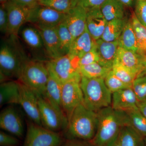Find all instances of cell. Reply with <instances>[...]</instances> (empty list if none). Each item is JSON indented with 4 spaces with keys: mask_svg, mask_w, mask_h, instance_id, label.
Wrapping results in <instances>:
<instances>
[{
    "mask_svg": "<svg viewBox=\"0 0 146 146\" xmlns=\"http://www.w3.org/2000/svg\"><path fill=\"white\" fill-rule=\"evenodd\" d=\"M97 113L98 127L91 141L95 146H105L118 136L124 126L129 125L126 112L114 109L111 106L101 109Z\"/></svg>",
    "mask_w": 146,
    "mask_h": 146,
    "instance_id": "cell-1",
    "label": "cell"
},
{
    "mask_svg": "<svg viewBox=\"0 0 146 146\" xmlns=\"http://www.w3.org/2000/svg\"><path fill=\"white\" fill-rule=\"evenodd\" d=\"M98 119L97 112L80 105L73 111L68 121L65 135L68 139L92 141L96 133Z\"/></svg>",
    "mask_w": 146,
    "mask_h": 146,
    "instance_id": "cell-2",
    "label": "cell"
},
{
    "mask_svg": "<svg viewBox=\"0 0 146 146\" xmlns=\"http://www.w3.org/2000/svg\"><path fill=\"white\" fill-rule=\"evenodd\" d=\"M80 86L83 96V104L96 112L110 106L112 93L107 88L104 78H88L81 77Z\"/></svg>",
    "mask_w": 146,
    "mask_h": 146,
    "instance_id": "cell-3",
    "label": "cell"
},
{
    "mask_svg": "<svg viewBox=\"0 0 146 146\" xmlns=\"http://www.w3.org/2000/svg\"><path fill=\"white\" fill-rule=\"evenodd\" d=\"M49 72L46 64L37 60H24L18 80L42 96L46 95Z\"/></svg>",
    "mask_w": 146,
    "mask_h": 146,
    "instance_id": "cell-4",
    "label": "cell"
},
{
    "mask_svg": "<svg viewBox=\"0 0 146 146\" xmlns=\"http://www.w3.org/2000/svg\"><path fill=\"white\" fill-rule=\"evenodd\" d=\"M11 42L3 41L0 48V73L6 78L18 79L25 56Z\"/></svg>",
    "mask_w": 146,
    "mask_h": 146,
    "instance_id": "cell-5",
    "label": "cell"
},
{
    "mask_svg": "<svg viewBox=\"0 0 146 146\" xmlns=\"http://www.w3.org/2000/svg\"><path fill=\"white\" fill-rule=\"evenodd\" d=\"M78 62L67 54L47 61L46 64L49 72L63 84L73 80L80 82Z\"/></svg>",
    "mask_w": 146,
    "mask_h": 146,
    "instance_id": "cell-6",
    "label": "cell"
},
{
    "mask_svg": "<svg viewBox=\"0 0 146 146\" xmlns=\"http://www.w3.org/2000/svg\"><path fill=\"white\" fill-rule=\"evenodd\" d=\"M35 94L38 99L42 126L56 132L62 129L65 130L68 120L65 114L58 111L45 97Z\"/></svg>",
    "mask_w": 146,
    "mask_h": 146,
    "instance_id": "cell-7",
    "label": "cell"
},
{
    "mask_svg": "<svg viewBox=\"0 0 146 146\" xmlns=\"http://www.w3.org/2000/svg\"><path fill=\"white\" fill-rule=\"evenodd\" d=\"M63 144V138L59 133L32 121L28 123L23 146H60Z\"/></svg>",
    "mask_w": 146,
    "mask_h": 146,
    "instance_id": "cell-8",
    "label": "cell"
},
{
    "mask_svg": "<svg viewBox=\"0 0 146 146\" xmlns=\"http://www.w3.org/2000/svg\"><path fill=\"white\" fill-rule=\"evenodd\" d=\"M66 16V13L39 4L31 9L27 22L33 25L56 27L63 23Z\"/></svg>",
    "mask_w": 146,
    "mask_h": 146,
    "instance_id": "cell-9",
    "label": "cell"
},
{
    "mask_svg": "<svg viewBox=\"0 0 146 146\" xmlns=\"http://www.w3.org/2000/svg\"><path fill=\"white\" fill-rule=\"evenodd\" d=\"M80 83L73 80L63 83L62 85L61 106L68 121L76 108L83 104V94Z\"/></svg>",
    "mask_w": 146,
    "mask_h": 146,
    "instance_id": "cell-10",
    "label": "cell"
},
{
    "mask_svg": "<svg viewBox=\"0 0 146 146\" xmlns=\"http://www.w3.org/2000/svg\"><path fill=\"white\" fill-rule=\"evenodd\" d=\"M3 5L8 14V34L12 38L18 37V32L22 26L27 23L31 9L10 0Z\"/></svg>",
    "mask_w": 146,
    "mask_h": 146,
    "instance_id": "cell-11",
    "label": "cell"
},
{
    "mask_svg": "<svg viewBox=\"0 0 146 146\" xmlns=\"http://www.w3.org/2000/svg\"><path fill=\"white\" fill-rule=\"evenodd\" d=\"M18 83L20 94L19 104L31 121L42 126L36 94L21 82L18 81Z\"/></svg>",
    "mask_w": 146,
    "mask_h": 146,
    "instance_id": "cell-12",
    "label": "cell"
},
{
    "mask_svg": "<svg viewBox=\"0 0 146 146\" xmlns=\"http://www.w3.org/2000/svg\"><path fill=\"white\" fill-rule=\"evenodd\" d=\"M0 127L18 138H23L24 136L23 121L18 110L11 106L5 108L1 112Z\"/></svg>",
    "mask_w": 146,
    "mask_h": 146,
    "instance_id": "cell-13",
    "label": "cell"
},
{
    "mask_svg": "<svg viewBox=\"0 0 146 146\" xmlns=\"http://www.w3.org/2000/svg\"><path fill=\"white\" fill-rule=\"evenodd\" d=\"M87 12L80 6L77 5L66 13L64 22L74 40L84 31L86 27Z\"/></svg>",
    "mask_w": 146,
    "mask_h": 146,
    "instance_id": "cell-14",
    "label": "cell"
},
{
    "mask_svg": "<svg viewBox=\"0 0 146 146\" xmlns=\"http://www.w3.org/2000/svg\"><path fill=\"white\" fill-rule=\"evenodd\" d=\"M34 26L39 30L42 36L47 56L50 60L61 56L56 27Z\"/></svg>",
    "mask_w": 146,
    "mask_h": 146,
    "instance_id": "cell-15",
    "label": "cell"
},
{
    "mask_svg": "<svg viewBox=\"0 0 146 146\" xmlns=\"http://www.w3.org/2000/svg\"><path fill=\"white\" fill-rule=\"evenodd\" d=\"M139 102L131 87L121 89L112 94V108L127 111L138 108Z\"/></svg>",
    "mask_w": 146,
    "mask_h": 146,
    "instance_id": "cell-16",
    "label": "cell"
},
{
    "mask_svg": "<svg viewBox=\"0 0 146 146\" xmlns=\"http://www.w3.org/2000/svg\"><path fill=\"white\" fill-rule=\"evenodd\" d=\"M119 47L118 40L108 42L100 38L96 40V49L99 57L98 63L106 68L112 69Z\"/></svg>",
    "mask_w": 146,
    "mask_h": 146,
    "instance_id": "cell-17",
    "label": "cell"
},
{
    "mask_svg": "<svg viewBox=\"0 0 146 146\" xmlns=\"http://www.w3.org/2000/svg\"><path fill=\"white\" fill-rule=\"evenodd\" d=\"M86 28L95 41L101 38L108 21L102 13L101 8L86 11Z\"/></svg>",
    "mask_w": 146,
    "mask_h": 146,
    "instance_id": "cell-18",
    "label": "cell"
},
{
    "mask_svg": "<svg viewBox=\"0 0 146 146\" xmlns=\"http://www.w3.org/2000/svg\"><path fill=\"white\" fill-rule=\"evenodd\" d=\"M96 46V41L92 38L87 28L83 33L74 40L68 54L79 60Z\"/></svg>",
    "mask_w": 146,
    "mask_h": 146,
    "instance_id": "cell-19",
    "label": "cell"
},
{
    "mask_svg": "<svg viewBox=\"0 0 146 146\" xmlns=\"http://www.w3.org/2000/svg\"><path fill=\"white\" fill-rule=\"evenodd\" d=\"M142 56L137 53L119 46L115 63H119L130 70L137 77L142 70Z\"/></svg>",
    "mask_w": 146,
    "mask_h": 146,
    "instance_id": "cell-20",
    "label": "cell"
},
{
    "mask_svg": "<svg viewBox=\"0 0 146 146\" xmlns=\"http://www.w3.org/2000/svg\"><path fill=\"white\" fill-rule=\"evenodd\" d=\"M62 85L63 84L49 72L48 79L46 86V95L44 97L58 111L64 113L61 106Z\"/></svg>",
    "mask_w": 146,
    "mask_h": 146,
    "instance_id": "cell-21",
    "label": "cell"
},
{
    "mask_svg": "<svg viewBox=\"0 0 146 146\" xmlns=\"http://www.w3.org/2000/svg\"><path fill=\"white\" fill-rule=\"evenodd\" d=\"M20 94L18 82L6 81L0 85V106L19 104Z\"/></svg>",
    "mask_w": 146,
    "mask_h": 146,
    "instance_id": "cell-22",
    "label": "cell"
},
{
    "mask_svg": "<svg viewBox=\"0 0 146 146\" xmlns=\"http://www.w3.org/2000/svg\"><path fill=\"white\" fill-rule=\"evenodd\" d=\"M118 140L121 146H143L145 138L130 125H126L120 130Z\"/></svg>",
    "mask_w": 146,
    "mask_h": 146,
    "instance_id": "cell-23",
    "label": "cell"
},
{
    "mask_svg": "<svg viewBox=\"0 0 146 146\" xmlns=\"http://www.w3.org/2000/svg\"><path fill=\"white\" fill-rule=\"evenodd\" d=\"M21 33L22 39L32 50L36 51L44 50L46 52L42 36L35 26L25 27Z\"/></svg>",
    "mask_w": 146,
    "mask_h": 146,
    "instance_id": "cell-24",
    "label": "cell"
},
{
    "mask_svg": "<svg viewBox=\"0 0 146 146\" xmlns=\"http://www.w3.org/2000/svg\"><path fill=\"white\" fill-rule=\"evenodd\" d=\"M125 17L108 21L101 39L108 42L118 40L128 21Z\"/></svg>",
    "mask_w": 146,
    "mask_h": 146,
    "instance_id": "cell-25",
    "label": "cell"
},
{
    "mask_svg": "<svg viewBox=\"0 0 146 146\" xmlns=\"http://www.w3.org/2000/svg\"><path fill=\"white\" fill-rule=\"evenodd\" d=\"M101 10L108 21L124 18L125 7L118 0H106Z\"/></svg>",
    "mask_w": 146,
    "mask_h": 146,
    "instance_id": "cell-26",
    "label": "cell"
},
{
    "mask_svg": "<svg viewBox=\"0 0 146 146\" xmlns=\"http://www.w3.org/2000/svg\"><path fill=\"white\" fill-rule=\"evenodd\" d=\"M118 40L119 46L125 50L138 52L137 40L131 19L128 20Z\"/></svg>",
    "mask_w": 146,
    "mask_h": 146,
    "instance_id": "cell-27",
    "label": "cell"
},
{
    "mask_svg": "<svg viewBox=\"0 0 146 146\" xmlns=\"http://www.w3.org/2000/svg\"><path fill=\"white\" fill-rule=\"evenodd\" d=\"M81 77L88 78H105L112 69L106 68L98 63L79 67Z\"/></svg>",
    "mask_w": 146,
    "mask_h": 146,
    "instance_id": "cell-28",
    "label": "cell"
},
{
    "mask_svg": "<svg viewBox=\"0 0 146 146\" xmlns=\"http://www.w3.org/2000/svg\"><path fill=\"white\" fill-rule=\"evenodd\" d=\"M138 46V53L141 56L146 55V27L138 21L133 12L131 18Z\"/></svg>",
    "mask_w": 146,
    "mask_h": 146,
    "instance_id": "cell-29",
    "label": "cell"
},
{
    "mask_svg": "<svg viewBox=\"0 0 146 146\" xmlns=\"http://www.w3.org/2000/svg\"><path fill=\"white\" fill-rule=\"evenodd\" d=\"M58 40L59 48L61 56L68 54L74 39L72 36L64 22L56 27Z\"/></svg>",
    "mask_w": 146,
    "mask_h": 146,
    "instance_id": "cell-30",
    "label": "cell"
},
{
    "mask_svg": "<svg viewBox=\"0 0 146 146\" xmlns=\"http://www.w3.org/2000/svg\"><path fill=\"white\" fill-rule=\"evenodd\" d=\"M128 117L129 125L144 138H146V117L138 108L125 111Z\"/></svg>",
    "mask_w": 146,
    "mask_h": 146,
    "instance_id": "cell-31",
    "label": "cell"
},
{
    "mask_svg": "<svg viewBox=\"0 0 146 146\" xmlns=\"http://www.w3.org/2000/svg\"><path fill=\"white\" fill-rule=\"evenodd\" d=\"M39 4L65 13L77 5V0H39Z\"/></svg>",
    "mask_w": 146,
    "mask_h": 146,
    "instance_id": "cell-32",
    "label": "cell"
},
{
    "mask_svg": "<svg viewBox=\"0 0 146 146\" xmlns=\"http://www.w3.org/2000/svg\"><path fill=\"white\" fill-rule=\"evenodd\" d=\"M112 71L114 75L121 81L131 86H132L133 81L137 78L134 73L119 63H114Z\"/></svg>",
    "mask_w": 146,
    "mask_h": 146,
    "instance_id": "cell-33",
    "label": "cell"
},
{
    "mask_svg": "<svg viewBox=\"0 0 146 146\" xmlns=\"http://www.w3.org/2000/svg\"><path fill=\"white\" fill-rule=\"evenodd\" d=\"M131 88L138 102L146 100V74L136 78L132 83Z\"/></svg>",
    "mask_w": 146,
    "mask_h": 146,
    "instance_id": "cell-34",
    "label": "cell"
},
{
    "mask_svg": "<svg viewBox=\"0 0 146 146\" xmlns=\"http://www.w3.org/2000/svg\"><path fill=\"white\" fill-rule=\"evenodd\" d=\"M104 81L107 88L112 94L119 90L131 87L121 81L114 75L112 70L106 77Z\"/></svg>",
    "mask_w": 146,
    "mask_h": 146,
    "instance_id": "cell-35",
    "label": "cell"
},
{
    "mask_svg": "<svg viewBox=\"0 0 146 146\" xmlns=\"http://www.w3.org/2000/svg\"><path fill=\"white\" fill-rule=\"evenodd\" d=\"M134 7V13L136 18L146 27V0H136Z\"/></svg>",
    "mask_w": 146,
    "mask_h": 146,
    "instance_id": "cell-36",
    "label": "cell"
},
{
    "mask_svg": "<svg viewBox=\"0 0 146 146\" xmlns=\"http://www.w3.org/2000/svg\"><path fill=\"white\" fill-rule=\"evenodd\" d=\"M99 60V57L97 52L96 46L90 51L86 53V54H84L79 60L78 66L79 67L82 65H88L96 62L98 63Z\"/></svg>",
    "mask_w": 146,
    "mask_h": 146,
    "instance_id": "cell-37",
    "label": "cell"
},
{
    "mask_svg": "<svg viewBox=\"0 0 146 146\" xmlns=\"http://www.w3.org/2000/svg\"><path fill=\"white\" fill-rule=\"evenodd\" d=\"M106 0H77V5L80 6L89 11L101 8Z\"/></svg>",
    "mask_w": 146,
    "mask_h": 146,
    "instance_id": "cell-38",
    "label": "cell"
},
{
    "mask_svg": "<svg viewBox=\"0 0 146 146\" xmlns=\"http://www.w3.org/2000/svg\"><path fill=\"white\" fill-rule=\"evenodd\" d=\"M20 144L18 138L3 131H0L1 146H17Z\"/></svg>",
    "mask_w": 146,
    "mask_h": 146,
    "instance_id": "cell-39",
    "label": "cell"
},
{
    "mask_svg": "<svg viewBox=\"0 0 146 146\" xmlns=\"http://www.w3.org/2000/svg\"><path fill=\"white\" fill-rule=\"evenodd\" d=\"M9 21L8 14L5 7L1 5L0 7V31L4 34H8Z\"/></svg>",
    "mask_w": 146,
    "mask_h": 146,
    "instance_id": "cell-40",
    "label": "cell"
},
{
    "mask_svg": "<svg viewBox=\"0 0 146 146\" xmlns=\"http://www.w3.org/2000/svg\"><path fill=\"white\" fill-rule=\"evenodd\" d=\"M61 146H95L92 141H85L80 139H68Z\"/></svg>",
    "mask_w": 146,
    "mask_h": 146,
    "instance_id": "cell-41",
    "label": "cell"
},
{
    "mask_svg": "<svg viewBox=\"0 0 146 146\" xmlns=\"http://www.w3.org/2000/svg\"><path fill=\"white\" fill-rule=\"evenodd\" d=\"M17 3L31 9L39 4V0H12Z\"/></svg>",
    "mask_w": 146,
    "mask_h": 146,
    "instance_id": "cell-42",
    "label": "cell"
},
{
    "mask_svg": "<svg viewBox=\"0 0 146 146\" xmlns=\"http://www.w3.org/2000/svg\"><path fill=\"white\" fill-rule=\"evenodd\" d=\"M125 7H134L136 0H118Z\"/></svg>",
    "mask_w": 146,
    "mask_h": 146,
    "instance_id": "cell-43",
    "label": "cell"
},
{
    "mask_svg": "<svg viewBox=\"0 0 146 146\" xmlns=\"http://www.w3.org/2000/svg\"><path fill=\"white\" fill-rule=\"evenodd\" d=\"M138 108L140 112L146 117V100L139 102Z\"/></svg>",
    "mask_w": 146,
    "mask_h": 146,
    "instance_id": "cell-44",
    "label": "cell"
},
{
    "mask_svg": "<svg viewBox=\"0 0 146 146\" xmlns=\"http://www.w3.org/2000/svg\"><path fill=\"white\" fill-rule=\"evenodd\" d=\"M141 61H142V70H141V74L138 77L146 74V55L142 56Z\"/></svg>",
    "mask_w": 146,
    "mask_h": 146,
    "instance_id": "cell-45",
    "label": "cell"
},
{
    "mask_svg": "<svg viewBox=\"0 0 146 146\" xmlns=\"http://www.w3.org/2000/svg\"><path fill=\"white\" fill-rule=\"evenodd\" d=\"M117 136L105 146H121L118 141Z\"/></svg>",
    "mask_w": 146,
    "mask_h": 146,
    "instance_id": "cell-46",
    "label": "cell"
},
{
    "mask_svg": "<svg viewBox=\"0 0 146 146\" xmlns=\"http://www.w3.org/2000/svg\"><path fill=\"white\" fill-rule=\"evenodd\" d=\"M9 1H10V0H0V2H1V5H3L7 3Z\"/></svg>",
    "mask_w": 146,
    "mask_h": 146,
    "instance_id": "cell-47",
    "label": "cell"
},
{
    "mask_svg": "<svg viewBox=\"0 0 146 146\" xmlns=\"http://www.w3.org/2000/svg\"><path fill=\"white\" fill-rule=\"evenodd\" d=\"M143 146H146V138H145V142H144Z\"/></svg>",
    "mask_w": 146,
    "mask_h": 146,
    "instance_id": "cell-48",
    "label": "cell"
}]
</instances>
